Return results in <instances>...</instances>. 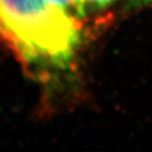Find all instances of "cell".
Listing matches in <instances>:
<instances>
[{
    "mask_svg": "<svg viewBox=\"0 0 152 152\" xmlns=\"http://www.w3.org/2000/svg\"><path fill=\"white\" fill-rule=\"evenodd\" d=\"M45 1L64 9L73 16H84L79 0H45Z\"/></svg>",
    "mask_w": 152,
    "mask_h": 152,
    "instance_id": "2",
    "label": "cell"
},
{
    "mask_svg": "<svg viewBox=\"0 0 152 152\" xmlns=\"http://www.w3.org/2000/svg\"><path fill=\"white\" fill-rule=\"evenodd\" d=\"M0 37L28 61L64 66L80 42V28L45 0H0Z\"/></svg>",
    "mask_w": 152,
    "mask_h": 152,
    "instance_id": "1",
    "label": "cell"
},
{
    "mask_svg": "<svg viewBox=\"0 0 152 152\" xmlns=\"http://www.w3.org/2000/svg\"><path fill=\"white\" fill-rule=\"evenodd\" d=\"M151 3L152 0H127L126 7L129 9H136L147 4H151Z\"/></svg>",
    "mask_w": 152,
    "mask_h": 152,
    "instance_id": "4",
    "label": "cell"
},
{
    "mask_svg": "<svg viewBox=\"0 0 152 152\" xmlns=\"http://www.w3.org/2000/svg\"><path fill=\"white\" fill-rule=\"evenodd\" d=\"M115 0H79L83 15L86 14L89 9H102L111 5Z\"/></svg>",
    "mask_w": 152,
    "mask_h": 152,
    "instance_id": "3",
    "label": "cell"
}]
</instances>
